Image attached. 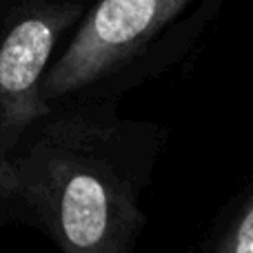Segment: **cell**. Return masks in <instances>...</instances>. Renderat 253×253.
Instances as JSON below:
<instances>
[{"instance_id":"3957f363","label":"cell","mask_w":253,"mask_h":253,"mask_svg":"<svg viewBox=\"0 0 253 253\" xmlns=\"http://www.w3.org/2000/svg\"><path fill=\"white\" fill-rule=\"evenodd\" d=\"M80 9L76 2L44 4L18 16L4 31L0 40V156L51 114L40 96L49 56Z\"/></svg>"},{"instance_id":"277c9868","label":"cell","mask_w":253,"mask_h":253,"mask_svg":"<svg viewBox=\"0 0 253 253\" xmlns=\"http://www.w3.org/2000/svg\"><path fill=\"white\" fill-rule=\"evenodd\" d=\"M209 253H253V187L229 215Z\"/></svg>"},{"instance_id":"7a4b0ae2","label":"cell","mask_w":253,"mask_h":253,"mask_svg":"<svg viewBox=\"0 0 253 253\" xmlns=\"http://www.w3.org/2000/svg\"><path fill=\"white\" fill-rule=\"evenodd\" d=\"M198 0H100L65 53L51 65L40 96L51 107L96 87L140 60Z\"/></svg>"},{"instance_id":"6da1fadb","label":"cell","mask_w":253,"mask_h":253,"mask_svg":"<svg viewBox=\"0 0 253 253\" xmlns=\"http://www.w3.org/2000/svg\"><path fill=\"white\" fill-rule=\"evenodd\" d=\"M0 191L18 198L62 253H131L142 229L135 178L114 138L51 114L0 156Z\"/></svg>"}]
</instances>
